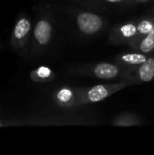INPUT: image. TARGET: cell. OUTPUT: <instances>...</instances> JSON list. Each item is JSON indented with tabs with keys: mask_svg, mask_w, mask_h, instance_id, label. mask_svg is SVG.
<instances>
[{
	"mask_svg": "<svg viewBox=\"0 0 154 155\" xmlns=\"http://www.w3.org/2000/svg\"><path fill=\"white\" fill-rule=\"evenodd\" d=\"M54 36V20L47 7L39 9L33 29L29 52L32 55H41L49 47Z\"/></svg>",
	"mask_w": 154,
	"mask_h": 155,
	"instance_id": "obj_1",
	"label": "cell"
},
{
	"mask_svg": "<svg viewBox=\"0 0 154 155\" xmlns=\"http://www.w3.org/2000/svg\"><path fill=\"white\" fill-rule=\"evenodd\" d=\"M154 31V16L133 20L114 26L109 35L113 45L129 44L134 38Z\"/></svg>",
	"mask_w": 154,
	"mask_h": 155,
	"instance_id": "obj_2",
	"label": "cell"
},
{
	"mask_svg": "<svg viewBox=\"0 0 154 155\" xmlns=\"http://www.w3.org/2000/svg\"><path fill=\"white\" fill-rule=\"evenodd\" d=\"M32 25L31 20L24 13L18 15L14 25L10 39V46L21 56H26L29 54L33 33Z\"/></svg>",
	"mask_w": 154,
	"mask_h": 155,
	"instance_id": "obj_3",
	"label": "cell"
},
{
	"mask_svg": "<svg viewBox=\"0 0 154 155\" xmlns=\"http://www.w3.org/2000/svg\"><path fill=\"white\" fill-rule=\"evenodd\" d=\"M72 74L95 77L102 80H112L123 77L125 69L115 63H98L82 65L71 69Z\"/></svg>",
	"mask_w": 154,
	"mask_h": 155,
	"instance_id": "obj_4",
	"label": "cell"
},
{
	"mask_svg": "<svg viewBox=\"0 0 154 155\" xmlns=\"http://www.w3.org/2000/svg\"><path fill=\"white\" fill-rule=\"evenodd\" d=\"M129 85H131L129 83L122 80L117 83L97 84L90 87H81L79 88L81 104L82 105H84L105 100L113 94L123 90Z\"/></svg>",
	"mask_w": 154,
	"mask_h": 155,
	"instance_id": "obj_5",
	"label": "cell"
},
{
	"mask_svg": "<svg viewBox=\"0 0 154 155\" xmlns=\"http://www.w3.org/2000/svg\"><path fill=\"white\" fill-rule=\"evenodd\" d=\"M122 80L130 84L149 83L154 80V55H151L142 64L125 70Z\"/></svg>",
	"mask_w": 154,
	"mask_h": 155,
	"instance_id": "obj_6",
	"label": "cell"
},
{
	"mask_svg": "<svg viewBox=\"0 0 154 155\" xmlns=\"http://www.w3.org/2000/svg\"><path fill=\"white\" fill-rule=\"evenodd\" d=\"M74 19L78 30L85 35H93L104 26V19L90 11H77Z\"/></svg>",
	"mask_w": 154,
	"mask_h": 155,
	"instance_id": "obj_7",
	"label": "cell"
},
{
	"mask_svg": "<svg viewBox=\"0 0 154 155\" xmlns=\"http://www.w3.org/2000/svg\"><path fill=\"white\" fill-rule=\"evenodd\" d=\"M54 101L57 105L64 108H74L81 106L79 88L64 86L56 90L53 95Z\"/></svg>",
	"mask_w": 154,
	"mask_h": 155,
	"instance_id": "obj_8",
	"label": "cell"
},
{
	"mask_svg": "<svg viewBox=\"0 0 154 155\" xmlns=\"http://www.w3.org/2000/svg\"><path fill=\"white\" fill-rule=\"evenodd\" d=\"M150 56L151 54H143V53L133 50V52L123 53V54H118L114 58V63L122 66L125 70H128V69H132L142 64Z\"/></svg>",
	"mask_w": 154,
	"mask_h": 155,
	"instance_id": "obj_9",
	"label": "cell"
},
{
	"mask_svg": "<svg viewBox=\"0 0 154 155\" xmlns=\"http://www.w3.org/2000/svg\"><path fill=\"white\" fill-rule=\"evenodd\" d=\"M128 45L134 51L152 54L154 52V31L134 38Z\"/></svg>",
	"mask_w": 154,
	"mask_h": 155,
	"instance_id": "obj_10",
	"label": "cell"
},
{
	"mask_svg": "<svg viewBox=\"0 0 154 155\" xmlns=\"http://www.w3.org/2000/svg\"><path fill=\"white\" fill-rule=\"evenodd\" d=\"M112 124L119 127H128V126H138L143 125V122L142 119L133 113H122L119 114L112 122Z\"/></svg>",
	"mask_w": 154,
	"mask_h": 155,
	"instance_id": "obj_11",
	"label": "cell"
},
{
	"mask_svg": "<svg viewBox=\"0 0 154 155\" xmlns=\"http://www.w3.org/2000/svg\"><path fill=\"white\" fill-rule=\"evenodd\" d=\"M30 78L34 83H49L55 78V74L50 67L39 66L31 72Z\"/></svg>",
	"mask_w": 154,
	"mask_h": 155,
	"instance_id": "obj_12",
	"label": "cell"
},
{
	"mask_svg": "<svg viewBox=\"0 0 154 155\" xmlns=\"http://www.w3.org/2000/svg\"><path fill=\"white\" fill-rule=\"evenodd\" d=\"M133 3V0H82L81 3L84 5L90 6H101V5H120L126 3Z\"/></svg>",
	"mask_w": 154,
	"mask_h": 155,
	"instance_id": "obj_13",
	"label": "cell"
},
{
	"mask_svg": "<svg viewBox=\"0 0 154 155\" xmlns=\"http://www.w3.org/2000/svg\"><path fill=\"white\" fill-rule=\"evenodd\" d=\"M20 125L18 122H15V120H7V119H2L0 118V128L2 127H7V126H15Z\"/></svg>",
	"mask_w": 154,
	"mask_h": 155,
	"instance_id": "obj_14",
	"label": "cell"
},
{
	"mask_svg": "<svg viewBox=\"0 0 154 155\" xmlns=\"http://www.w3.org/2000/svg\"><path fill=\"white\" fill-rule=\"evenodd\" d=\"M148 1H150V0H133V3H136V4H143V3H147Z\"/></svg>",
	"mask_w": 154,
	"mask_h": 155,
	"instance_id": "obj_15",
	"label": "cell"
},
{
	"mask_svg": "<svg viewBox=\"0 0 154 155\" xmlns=\"http://www.w3.org/2000/svg\"><path fill=\"white\" fill-rule=\"evenodd\" d=\"M82 0H70V2L72 3V4H78V3H80Z\"/></svg>",
	"mask_w": 154,
	"mask_h": 155,
	"instance_id": "obj_16",
	"label": "cell"
},
{
	"mask_svg": "<svg viewBox=\"0 0 154 155\" xmlns=\"http://www.w3.org/2000/svg\"><path fill=\"white\" fill-rule=\"evenodd\" d=\"M152 15H153V16H154V7H153V9H152Z\"/></svg>",
	"mask_w": 154,
	"mask_h": 155,
	"instance_id": "obj_17",
	"label": "cell"
},
{
	"mask_svg": "<svg viewBox=\"0 0 154 155\" xmlns=\"http://www.w3.org/2000/svg\"><path fill=\"white\" fill-rule=\"evenodd\" d=\"M152 55H154V52H153V54H152Z\"/></svg>",
	"mask_w": 154,
	"mask_h": 155,
	"instance_id": "obj_18",
	"label": "cell"
}]
</instances>
